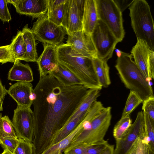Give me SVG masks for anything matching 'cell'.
Listing matches in <instances>:
<instances>
[{
	"instance_id": "cell-36",
	"label": "cell",
	"mask_w": 154,
	"mask_h": 154,
	"mask_svg": "<svg viewBox=\"0 0 154 154\" xmlns=\"http://www.w3.org/2000/svg\"><path fill=\"white\" fill-rule=\"evenodd\" d=\"M108 144L106 140L103 143L89 145L82 154H100Z\"/></svg>"
},
{
	"instance_id": "cell-41",
	"label": "cell",
	"mask_w": 154,
	"mask_h": 154,
	"mask_svg": "<svg viewBox=\"0 0 154 154\" xmlns=\"http://www.w3.org/2000/svg\"><path fill=\"white\" fill-rule=\"evenodd\" d=\"M114 145L108 144L100 154H113Z\"/></svg>"
},
{
	"instance_id": "cell-20",
	"label": "cell",
	"mask_w": 154,
	"mask_h": 154,
	"mask_svg": "<svg viewBox=\"0 0 154 154\" xmlns=\"http://www.w3.org/2000/svg\"><path fill=\"white\" fill-rule=\"evenodd\" d=\"M50 74L65 86L84 85L79 78L59 63L56 68Z\"/></svg>"
},
{
	"instance_id": "cell-15",
	"label": "cell",
	"mask_w": 154,
	"mask_h": 154,
	"mask_svg": "<svg viewBox=\"0 0 154 154\" xmlns=\"http://www.w3.org/2000/svg\"><path fill=\"white\" fill-rule=\"evenodd\" d=\"M80 54L92 58L97 57L96 50L91 35L82 30L68 36L66 43Z\"/></svg>"
},
{
	"instance_id": "cell-38",
	"label": "cell",
	"mask_w": 154,
	"mask_h": 154,
	"mask_svg": "<svg viewBox=\"0 0 154 154\" xmlns=\"http://www.w3.org/2000/svg\"><path fill=\"white\" fill-rule=\"evenodd\" d=\"M122 13L132 3L134 0H113Z\"/></svg>"
},
{
	"instance_id": "cell-46",
	"label": "cell",
	"mask_w": 154,
	"mask_h": 154,
	"mask_svg": "<svg viewBox=\"0 0 154 154\" xmlns=\"http://www.w3.org/2000/svg\"><path fill=\"white\" fill-rule=\"evenodd\" d=\"M149 154H154V152L153 151L149 148Z\"/></svg>"
},
{
	"instance_id": "cell-18",
	"label": "cell",
	"mask_w": 154,
	"mask_h": 154,
	"mask_svg": "<svg viewBox=\"0 0 154 154\" xmlns=\"http://www.w3.org/2000/svg\"><path fill=\"white\" fill-rule=\"evenodd\" d=\"M8 79L11 81L31 82L34 80L32 70L28 64L15 61L8 74Z\"/></svg>"
},
{
	"instance_id": "cell-7",
	"label": "cell",
	"mask_w": 154,
	"mask_h": 154,
	"mask_svg": "<svg viewBox=\"0 0 154 154\" xmlns=\"http://www.w3.org/2000/svg\"><path fill=\"white\" fill-rule=\"evenodd\" d=\"M31 30L35 39L57 47L63 44L66 34L62 27L50 20L46 14L38 18Z\"/></svg>"
},
{
	"instance_id": "cell-14",
	"label": "cell",
	"mask_w": 154,
	"mask_h": 154,
	"mask_svg": "<svg viewBox=\"0 0 154 154\" xmlns=\"http://www.w3.org/2000/svg\"><path fill=\"white\" fill-rule=\"evenodd\" d=\"M15 7L20 14L33 17H38L46 14L48 8V0H7Z\"/></svg>"
},
{
	"instance_id": "cell-1",
	"label": "cell",
	"mask_w": 154,
	"mask_h": 154,
	"mask_svg": "<svg viewBox=\"0 0 154 154\" xmlns=\"http://www.w3.org/2000/svg\"><path fill=\"white\" fill-rule=\"evenodd\" d=\"M89 89L66 86L51 75L40 78L33 90L32 154H42L79 107Z\"/></svg>"
},
{
	"instance_id": "cell-32",
	"label": "cell",
	"mask_w": 154,
	"mask_h": 154,
	"mask_svg": "<svg viewBox=\"0 0 154 154\" xmlns=\"http://www.w3.org/2000/svg\"><path fill=\"white\" fill-rule=\"evenodd\" d=\"M32 143L18 138V143L13 154H32Z\"/></svg>"
},
{
	"instance_id": "cell-33",
	"label": "cell",
	"mask_w": 154,
	"mask_h": 154,
	"mask_svg": "<svg viewBox=\"0 0 154 154\" xmlns=\"http://www.w3.org/2000/svg\"><path fill=\"white\" fill-rule=\"evenodd\" d=\"M143 112L146 113L154 123V96H150L144 100L143 102Z\"/></svg>"
},
{
	"instance_id": "cell-30",
	"label": "cell",
	"mask_w": 154,
	"mask_h": 154,
	"mask_svg": "<svg viewBox=\"0 0 154 154\" xmlns=\"http://www.w3.org/2000/svg\"><path fill=\"white\" fill-rule=\"evenodd\" d=\"M0 133L6 136L18 138L12 122L7 116H2L0 113Z\"/></svg>"
},
{
	"instance_id": "cell-9",
	"label": "cell",
	"mask_w": 154,
	"mask_h": 154,
	"mask_svg": "<svg viewBox=\"0 0 154 154\" xmlns=\"http://www.w3.org/2000/svg\"><path fill=\"white\" fill-rule=\"evenodd\" d=\"M85 0H66L61 26L68 36L82 30Z\"/></svg>"
},
{
	"instance_id": "cell-2",
	"label": "cell",
	"mask_w": 154,
	"mask_h": 154,
	"mask_svg": "<svg viewBox=\"0 0 154 154\" xmlns=\"http://www.w3.org/2000/svg\"><path fill=\"white\" fill-rule=\"evenodd\" d=\"M59 63L79 78L89 89L101 90L92 62V58L77 52L69 45L63 44L56 48Z\"/></svg>"
},
{
	"instance_id": "cell-6",
	"label": "cell",
	"mask_w": 154,
	"mask_h": 154,
	"mask_svg": "<svg viewBox=\"0 0 154 154\" xmlns=\"http://www.w3.org/2000/svg\"><path fill=\"white\" fill-rule=\"evenodd\" d=\"M98 20L104 23L121 42L124 37L122 12L113 0H95Z\"/></svg>"
},
{
	"instance_id": "cell-35",
	"label": "cell",
	"mask_w": 154,
	"mask_h": 154,
	"mask_svg": "<svg viewBox=\"0 0 154 154\" xmlns=\"http://www.w3.org/2000/svg\"><path fill=\"white\" fill-rule=\"evenodd\" d=\"M14 63V61L11 54L9 45L0 46V63Z\"/></svg>"
},
{
	"instance_id": "cell-28",
	"label": "cell",
	"mask_w": 154,
	"mask_h": 154,
	"mask_svg": "<svg viewBox=\"0 0 154 154\" xmlns=\"http://www.w3.org/2000/svg\"><path fill=\"white\" fill-rule=\"evenodd\" d=\"M143 112L144 131L142 137L149 142V147L154 152V123L152 122L146 113Z\"/></svg>"
},
{
	"instance_id": "cell-3",
	"label": "cell",
	"mask_w": 154,
	"mask_h": 154,
	"mask_svg": "<svg viewBox=\"0 0 154 154\" xmlns=\"http://www.w3.org/2000/svg\"><path fill=\"white\" fill-rule=\"evenodd\" d=\"M132 59L131 54L122 51L115 67L125 87L137 93L143 101L154 95L153 89Z\"/></svg>"
},
{
	"instance_id": "cell-40",
	"label": "cell",
	"mask_w": 154,
	"mask_h": 154,
	"mask_svg": "<svg viewBox=\"0 0 154 154\" xmlns=\"http://www.w3.org/2000/svg\"><path fill=\"white\" fill-rule=\"evenodd\" d=\"M7 93V90L4 86L0 80V100H4Z\"/></svg>"
},
{
	"instance_id": "cell-42",
	"label": "cell",
	"mask_w": 154,
	"mask_h": 154,
	"mask_svg": "<svg viewBox=\"0 0 154 154\" xmlns=\"http://www.w3.org/2000/svg\"><path fill=\"white\" fill-rule=\"evenodd\" d=\"M138 139L134 143L128 152V154H136Z\"/></svg>"
},
{
	"instance_id": "cell-26",
	"label": "cell",
	"mask_w": 154,
	"mask_h": 154,
	"mask_svg": "<svg viewBox=\"0 0 154 154\" xmlns=\"http://www.w3.org/2000/svg\"><path fill=\"white\" fill-rule=\"evenodd\" d=\"M143 102V100L137 93L130 91L127 99L121 118L130 116L131 113Z\"/></svg>"
},
{
	"instance_id": "cell-12",
	"label": "cell",
	"mask_w": 154,
	"mask_h": 154,
	"mask_svg": "<svg viewBox=\"0 0 154 154\" xmlns=\"http://www.w3.org/2000/svg\"><path fill=\"white\" fill-rule=\"evenodd\" d=\"M144 122L143 111H139L136 119L125 135L116 141L113 154H128L137 139L144 133Z\"/></svg>"
},
{
	"instance_id": "cell-10",
	"label": "cell",
	"mask_w": 154,
	"mask_h": 154,
	"mask_svg": "<svg viewBox=\"0 0 154 154\" xmlns=\"http://www.w3.org/2000/svg\"><path fill=\"white\" fill-rule=\"evenodd\" d=\"M137 39L131 54L135 64L150 83L154 78V51L143 40Z\"/></svg>"
},
{
	"instance_id": "cell-24",
	"label": "cell",
	"mask_w": 154,
	"mask_h": 154,
	"mask_svg": "<svg viewBox=\"0 0 154 154\" xmlns=\"http://www.w3.org/2000/svg\"><path fill=\"white\" fill-rule=\"evenodd\" d=\"M83 128L82 122L74 130L66 137L49 147L42 154H63L75 135Z\"/></svg>"
},
{
	"instance_id": "cell-37",
	"label": "cell",
	"mask_w": 154,
	"mask_h": 154,
	"mask_svg": "<svg viewBox=\"0 0 154 154\" xmlns=\"http://www.w3.org/2000/svg\"><path fill=\"white\" fill-rule=\"evenodd\" d=\"M136 154H149V144L140 138L137 140Z\"/></svg>"
},
{
	"instance_id": "cell-34",
	"label": "cell",
	"mask_w": 154,
	"mask_h": 154,
	"mask_svg": "<svg viewBox=\"0 0 154 154\" xmlns=\"http://www.w3.org/2000/svg\"><path fill=\"white\" fill-rule=\"evenodd\" d=\"M8 3L7 0H0V19L3 22H9L12 19Z\"/></svg>"
},
{
	"instance_id": "cell-13",
	"label": "cell",
	"mask_w": 154,
	"mask_h": 154,
	"mask_svg": "<svg viewBox=\"0 0 154 154\" xmlns=\"http://www.w3.org/2000/svg\"><path fill=\"white\" fill-rule=\"evenodd\" d=\"M33 90L30 82H17L9 87L7 94L15 101L17 106L31 109L35 97Z\"/></svg>"
},
{
	"instance_id": "cell-21",
	"label": "cell",
	"mask_w": 154,
	"mask_h": 154,
	"mask_svg": "<svg viewBox=\"0 0 154 154\" xmlns=\"http://www.w3.org/2000/svg\"><path fill=\"white\" fill-rule=\"evenodd\" d=\"M94 70L100 85L103 87L107 88L111 84L109 76V68L107 62L97 57L92 58Z\"/></svg>"
},
{
	"instance_id": "cell-44",
	"label": "cell",
	"mask_w": 154,
	"mask_h": 154,
	"mask_svg": "<svg viewBox=\"0 0 154 154\" xmlns=\"http://www.w3.org/2000/svg\"><path fill=\"white\" fill-rule=\"evenodd\" d=\"M3 100H0V112L3 110Z\"/></svg>"
},
{
	"instance_id": "cell-5",
	"label": "cell",
	"mask_w": 154,
	"mask_h": 154,
	"mask_svg": "<svg viewBox=\"0 0 154 154\" xmlns=\"http://www.w3.org/2000/svg\"><path fill=\"white\" fill-rule=\"evenodd\" d=\"M111 109L110 106L105 107L93 118L88 128H82L75 135L63 153L80 145H91L105 142L104 138L111 123Z\"/></svg>"
},
{
	"instance_id": "cell-25",
	"label": "cell",
	"mask_w": 154,
	"mask_h": 154,
	"mask_svg": "<svg viewBox=\"0 0 154 154\" xmlns=\"http://www.w3.org/2000/svg\"><path fill=\"white\" fill-rule=\"evenodd\" d=\"M100 90L95 88L89 89L82 102L67 122L70 121L82 112L88 111L100 96Z\"/></svg>"
},
{
	"instance_id": "cell-16",
	"label": "cell",
	"mask_w": 154,
	"mask_h": 154,
	"mask_svg": "<svg viewBox=\"0 0 154 154\" xmlns=\"http://www.w3.org/2000/svg\"><path fill=\"white\" fill-rule=\"evenodd\" d=\"M44 49L36 60L40 77L51 74L57 67L59 62L56 46L43 44Z\"/></svg>"
},
{
	"instance_id": "cell-17",
	"label": "cell",
	"mask_w": 154,
	"mask_h": 154,
	"mask_svg": "<svg viewBox=\"0 0 154 154\" xmlns=\"http://www.w3.org/2000/svg\"><path fill=\"white\" fill-rule=\"evenodd\" d=\"M98 20L95 0H85L82 20V31L91 35Z\"/></svg>"
},
{
	"instance_id": "cell-31",
	"label": "cell",
	"mask_w": 154,
	"mask_h": 154,
	"mask_svg": "<svg viewBox=\"0 0 154 154\" xmlns=\"http://www.w3.org/2000/svg\"><path fill=\"white\" fill-rule=\"evenodd\" d=\"M18 143V138L3 135L0 133V145L13 154Z\"/></svg>"
},
{
	"instance_id": "cell-22",
	"label": "cell",
	"mask_w": 154,
	"mask_h": 154,
	"mask_svg": "<svg viewBox=\"0 0 154 154\" xmlns=\"http://www.w3.org/2000/svg\"><path fill=\"white\" fill-rule=\"evenodd\" d=\"M89 110L82 112L70 121L67 122L55 135L50 146L59 142L73 132L83 120Z\"/></svg>"
},
{
	"instance_id": "cell-39",
	"label": "cell",
	"mask_w": 154,
	"mask_h": 154,
	"mask_svg": "<svg viewBox=\"0 0 154 154\" xmlns=\"http://www.w3.org/2000/svg\"><path fill=\"white\" fill-rule=\"evenodd\" d=\"M88 146L84 145H80L73 148L63 154H82Z\"/></svg>"
},
{
	"instance_id": "cell-27",
	"label": "cell",
	"mask_w": 154,
	"mask_h": 154,
	"mask_svg": "<svg viewBox=\"0 0 154 154\" xmlns=\"http://www.w3.org/2000/svg\"><path fill=\"white\" fill-rule=\"evenodd\" d=\"M132 124V120L130 116L121 118L113 129V136L116 141L120 140L125 135Z\"/></svg>"
},
{
	"instance_id": "cell-4",
	"label": "cell",
	"mask_w": 154,
	"mask_h": 154,
	"mask_svg": "<svg viewBox=\"0 0 154 154\" xmlns=\"http://www.w3.org/2000/svg\"><path fill=\"white\" fill-rule=\"evenodd\" d=\"M131 25L137 38L154 51V24L150 7L145 0H134L129 7Z\"/></svg>"
},
{
	"instance_id": "cell-45",
	"label": "cell",
	"mask_w": 154,
	"mask_h": 154,
	"mask_svg": "<svg viewBox=\"0 0 154 154\" xmlns=\"http://www.w3.org/2000/svg\"><path fill=\"white\" fill-rule=\"evenodd\" d=\"M1 154H12L5 149H4L3 152Z\"/></svg>"
},
{
	"instance_id": "cell-8",
	"label": "cell",
	"mask_w": 154,
	"mask_h": 154,
	"mask_svg": "<svg viewBox=\"0 0 154 154\" xmlns=\"http://www.w3.org/2000/svg\"><path fill=\"white\" fill-rule=\"evenodd\" d=\"M91 36L97 57L107 62L112 57L117 44L120 42L106 25L98 20Z\"/></svg>"
},
{
	"instance_id": "cell-23",
	"label": "cell",
	"mask_w": 154,
	"mask_h": 154,
	"mask_svg": "<svg viewBox=\"0 0 154 154\" xmlns=\"http://www.w3.org/2000/svg\"><path fill=\"white\" fill-rule=\"evenodd\" d=\"M9 45L10 52L14 62L23 60L26 50V44L21 31H18L16 35L13 37Z\"/></svg>"
},
{
	"instance_id": "cell-19",
	"label": "cell",
	"mask_w": 154,
	"mask_h": 154,
	"mask_svg": "<svg viewBox=\"0 0 154 154\" xmlns=\"http://www.w3.org/2000/svg\"><path fill=\"white\" fill-rule=\"evenodd\" d=\"M25 42L26 52L24 61L26 62H35L36 61L37 53L35 37L31 29L26 25L21 31Z\"/></svg>"
},
{
	"instance_id": "cell-29",
	"label": "cell",
	"mask_w": 154,
	"mask_h": 154,
	"mask_svg": "<svg viewBox=\"0 0 154 154\" xmlns=\"http://www.w3.org/2000/svg\"><path fill=\"white\" fill-rule=\"evenodd\" d=\"M65 2L55 7L48 8L46 14L48 18L53 22L58 25L61 26Z\"/></svg>"
},
{
	"instance_id": "cell-11",
	"label": "cell",
	"mask_w": 154,
	"mask_h": 154,
	"mask_svg": "<svg viewBox=\"0 0 154 154\" xmlns=\"http://www.w3.org/2000/svg\"><path fill=\"white\" fill-rule=\"evenodd\" d=\"M31 109L17 106L12 122L18 138L32 143L34 129Z\"/></svg>"
},
{
	"instance_id": "cell-43",
	"label": "cell",
	"mask_w": 154,
	"mask_h": 154,
	"mask_svg": "<svg viewBox=\"0 0 154 154\" xmlns=\"http://www.w3.org/2000/svg\"><path fill=\"white\" fill-rule=\"evenodd\" d=\"M115 52L116 53L118 57H119L121 56L122 52L121 50L117 49H116Z\"/></svg>"
}]
</instances>
